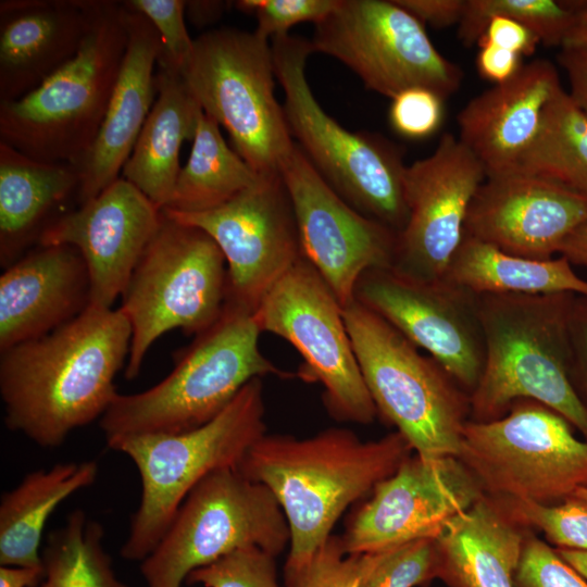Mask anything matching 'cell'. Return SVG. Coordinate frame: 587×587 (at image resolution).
Returning a JSON list of instances; mask_svg holds the SVG:
<instances>
[{
  "mask_svg": "<svg viewBox=\"0 0 587 587\" xmlns=\"http://www.w3.org/2000/svg\"><path fill=\"white\" fill-rule=\"evenodd\" d=\"M125 9L128 41L121 68L101 126L75 164L80 175L78 205L120 178L158 95L159 34L142 14Z\"/></svg>",
  "mask_w": 587,
  "mask_h": 587,
  "instance_id": "603a6c76",
  "label": "cell"
},
{
  "mask_svg": "<svg viewBox=\"0 0 587 587\" xmlns=\"http://www.w3.org/2000/svg\"><path fill=\"white\" fill-rule=\"evenodd\" d=\"M280 176L292 204L301 254L345 308L354 300L365 272L392 266L398 233L348 204L296 142Z\"/></svg>",
  "mask_w": 587,
  "mask_h": 587,
  "instance_id": "ac0fdd59",
  "label": "cell"
},
{
  "mask_svg": "<svg viewBox=\"0 0 587 587\" xmlns=\"http://www.w3.org/2000/svg\"><path fill=\"white\" fill-rule=\"evenodd\" d=\"M486 177L478 158L449 133L429 157L407 166L408 220L398 234L391 267L419 280L445 279L463 240L470 205Z\"/></svg>",
  "mask_w": 587,
  "mask_h": 587,
  "instance_id": "d6986e66",
  "label": "cell"
},
{
  "mask_svg": "<svg viewBox=\"0 0 587 587\" xmlns=\"http://www.w3.org/2000/svg\"><path fill=\"white\" fill-rule=\"evenodd\" d=\"M96 461L58 463L37 470L1 496L0 565L42 566L39 553L45 525L55 508L76 491L91 486Z\"/></svg>",
  "mask_w": 587,
  "mask_h": 587,
  "instance_id": "f1b7e54d",
  "label": "cell"
},
{
  "mask_svg": "<svg viewBox=\"0 0 587 587\" xmlns=\"http://www.w3.org/2000/svg\"><path fill=\"white\" fill-rule=\"evenodd\" d=\"M514 172L587 195V115L563 88L547 105L538 135Z\"/></svg>",
  "mask_w": 587,
  "mask_h": 587,
  "instance_id": "1f68e13d",
  "label": "cell"
},
{
  "mask_svg": "<svg viewBox=\"0 0 587 587\" xmlns=\"http://www.w3.org/2000/svg\"><path fill=\"white\" fill-rule=\"evenodd\" d=\"M161 220L162 209L120 177L57 220L38 245L75 247L88 267L90 307L110 309L122 296Z\"/></svg>",
  "mask_w": 587,
  "mask_h": 587,
  "instance_id": "ffe728a7",
  "label": "cell"
},
{
  "mask_svg": "<svg viewBox=\"0 0 587 587\" xmlns=\"http://www.w3.org/2000/svg\"><path fill=\"white\" fill-rule=\"evenodd\" d=\"M466 0H396V2L415 16L421 23L435 28H445L459 24Z\"/></svg>",
  "mask_w": 587,
  "mask_h": 587,
  "instance_id": "bcb514c9",
  "label": "cell"
},
{
  "mask_svg": "<svg viewBox=\"0 0 587 587\" xmlns=\"http://www.w3.org/2000/svg\"><path fill=\"white\" fill-rule=\"evenodd\" d=\"M262 378L250 380L209 423L177 434L129 436L108 442L127 455L140 476L141 495L121 555L143 561L158 546L189 492L209 474L238 469L266 434Z\"/></svg>",
  "mask_w": 587,
  "mask_h": 587,
  "instance_id": "8992f818",
  "label": "cell"
},
{
  "mask_svg": "<svg viewBox=\"0 0 587 587\" xmlns=\"http://www.w3.org/2000/svg\"><path fill=\"white\" fill-rule=\"evenodd\" d=\"M261 333L253 313L225 302L216 322L176 354L164 379L141 392L116 394L99 421L107 444L198 428L216 417L250 380L294 377L261 352Z\"/></svg>",
  "mask_w": 587,
  "mask_h": 587,
  "instance_id": "277c9868",
  "label": "cell"
},
{
  "mask_svg": "<svg viewBox=\"0 0 587 587\" xmlns=\"http://www.w3.org/2000/svg\"><path fill=\"white\" fill-rule=\"evenodd\" d=\"M103 538L101 523L80 509L72 511L65 524L48 536L39 587H128L116 576Z\"/></svg>",
  "mask_w": 587,
  "mask_h": 587,
  "instance_id": "d6a6232c",
  "label": "cell"
},
{
  "mask_svg": "<svg viewBox=\"0 0 587 587\" xmlns=\"http://www.w3.org/2000/svg\"><path fill=\"white\" fill-rule=\"evenodd\" d=\"M158 66V95L122 170V177L163 209L182 168V145L193 140L202 108L180 72L160 63Z\"/></svg>",
  "mask_w": 587,
  "mask_h": 587,
  "instance_id": "83f0119b",
  "label": "cell"
},
{
  "mask_svg": "<svg viewBox=\"0 0 587 587\" xmlns=\"http://www.w3.org/2000/svg\"><path fill=\"white\" fill-rule=\"evenodd\" d=\"M436 539H420L388 550L366 553L359 587H416L439 578Z\"/></svg>",
  "mask_w": 587,
  "mask_h": 587,
  "instance_id": "d590c367",
  "label": "cell"
},
{
  "mask_svg": "<svg viewBox=\"0 0 587 587\" xmlns=\"http://www.w3.org/2000/svg\"><path fill=\"white\" fill-rule=\"evenodd\" d=\"M342 315L377 414L419 455L458 457L470 396L432 357L358 300L342 308Z\"/></svg>",
  "mask_w": 587,
  "mask_h": 587,
  "instance_id": "ba28073f",
  "label": "cell"
},
{
  "mask_svg": "<svg viewBox=\"0 0 587 587\" xmlns=\"http://www.w3.org/2000/svg\"><path fill=\"white\" fill-rule=\"evenodd\" d=\"M289 541L272 491L237 469H223L189 492L140 573L147 587H182L192 571L238 549L257 547L276 558Z\"/></svg>",
  "mask_w": 587,
  "mask_h": 587,
  "instance_id": "8fae6325",
  "label": "cell"
},
{
  "mask_svg": "<svg viewBox=\"0 0 587 587\" xmlns=\"http://www.w3.org/2000/svg\"><path fill=\"white\" fill-rule=\"evenodd\" d=\"M492 16L514 20L532 30L547 46H559L574 20L571 2L554 0H466L458 24L459 40L466 47L477 43Z\"/></svg>",
  "mask_w": 587,
  "mask_h": 587,
  "instance_id": "836d02e7",
  "label": "cell"
},
{
  "mask_svg": "<svg viewBox=\"0 0 587 587\" xmlns=\"http://www.w3.org/2000/svg\"><path fill=\"white\" fill-rule=\"evenodd\" d=\"M43 575V565H0V587H37L42 582Z\"/></svg>",
  "mask_w": 587,
  "mask_h": 587,
  "instance_id": "c3c4849f",
  "label": "cell"
},
{
  "mask_svg": "<svg viewBox=\"0 0 587 587\" xmlns=\"http://www.w3.org/2000/svg\"><path fill=\"white\" fill-rule=\"evenodd\" d=\"M484 496L457 457L410 454L350 515L340 536L344 549L348 554H363L437 539Z\"/></svg>",
  "mask_w": 587,
  "mask_h": 587,
  "instance_id": "e0dca14e",
  "label": "cell"
},
{
  "mask_svg": "<svg viewBox=\"0 0 587 587\" xmlns=\"http://www.w3.org/2000/svg\"><path fill=\"white\" fill-rule=\"evenodd\" d=\"M522 527L539 529L555 548L587 550V502L571 496L558 504L516 498H494Z\"/></svg>",
  "mask_w": 587,
  "mask_h": 587,
  "instance_id": "e575fe53",
  "label": "cell"
},
{
  "mask_svg": "<svg viewBox=\"0 0 587 587\" xmlns=\"http://www.w3.org/2000/svg\"><path fill=\"white\" fill-rule=\"evenodd\" d=\"M445 279L476 296L570 292L587 297V279L564 257H519L465 234Z\"/></svg>",
  "mask_w": 587,
  "mask_h": 587,
  "instance_id": "f546056e",
  "label": "cell"
},
{
  "mask_svg": "<svg viewBox=\"0 0 587 587\" xmlns=\"http://www.w3.org/2000/svg\"><path fill=\"white\" fill-rule=\"evenodd\" d=\"M561 89L554 64L535 59L461 110L459 139L483 163L487 176L515 171L538 135L547 105Z\"/></svg>",
  "mask_w": 587,
  "mask_h": 587,
  "instance_id": "cb8c5ba5",
  "label": "cell"
},
{
  "mask_svg": "<svg viewBox=\"0 0 587 587\" xmlns=\"http://www.w3.org/2000/svg\"><path fill=\"white\" fill-rule=\"evenodd\" d=\"M554 549L559 557L587 582V550Z\"/></svg>",
  "mask_w": 587,
  "mask_h": 587,
  "instance_id": "f5cc1de1",
  "label": "cell"
},
{
  "mask_svg": "<svg viewBox=\"0 0 587 587\" xmlns=\"http://www.w3.org/2000/svg\"><path fill=\"white\" fill-rule=\"evenodd\" d=\"M95 0L0 2V102L37 88L79 50Z\"/></svg>",
  "mask_w": 587,
  "mask_h": 587,
  "instance_id": "d4e9b609",
  "label": "cell"
},
{
  "mask_svg": "<svg viewBox=\"0 0 587 587\" xmlns=\"http://www.w3.org/2000/svg\"><path fill=\"white\" fill-rule=\"evenodd\" d=\"M354 299L427 352L470 396L485 360L478 296L447 279L419 280L390 266L365 272Z\"/></svg>",
  "mask_w": 587,
  "mask_h": 587,
  "instance_id": "2e32d148",
  "label": "cell"
},
{
  "mask_svg": "<svg viewBox=\"0 0 587 587\" xmlns=\"http://www.w3.org/2000/svg\"><path fill=\"white\" fill-rule=\"evenodd\" d=\"M204 113L229 135L234 150L259 175L280 174L295 140L274 95L268 39L223 27L193 39L182 73Z\"/></svg>",
  "mask_w": 587,
  "mask_h": 587,
  "instance_id": "30bf717a",
  "label": "cell"
},
{
  "mask_svg": "<svg viewBox=\"0 0 587 587\" xmlns=\"http://www.w3.org/2000/svg\"><path fill=\"white\" fill-rule=\"evenodd\" d=\"M577 295H480L484 367L470 416L488 422L519 400L537 401L587 438V409L571 380L570 315Z\"/></svg>",
  "mask_w": 587,
  "mask_h": 587,
  "instance_id": "3957f363",
  "label": "cell"
},
{
  "mask_svg": "<svg viewBox=\"0 0 587 587\" xmlns=\"http://www.w3.org/2000/svg\"><path fill=\"white\" fill-rule=\"evenodd\" d=\"M587 217V195L540 176H487L470 205L465 235L529 259H551Z\"/></svg>",
  "mask_w": 587,
  "mask_h": 587,
  "instance_id": "44dd1931",
  "label": "cell"
},
{
  "mask_svg": "<svg viewBox=\"0 0 587 587\" xmlns=\"http://www.w3.org/2000/svg\"><path fill=\"white\" fill-rule=\"evenodd\" d=\"M162 210L177 222L204 230L216 242L227 265L226 302L251 313L302 257L280 174L261 175L253 186L205 212Z\"/></svg>",
  "mask_w": 587,
  "mask_h": 587,
  "instance_id": "9a60e30c",
  "label": "cell"
},
{
  "mask_svg": "<svg viewBox=\"0 0 587 587\" xmlns=\"http://www.w3.org/2000/svg\"><path fill=\"white\" fill-rule=\"evenodd\" d=\"M572 496L583 499L587 502V487L578 488Z\"/></svg>",
  "mask_w": 587,
  "mask_h": 587,
  "instance_id": "db71d44e",
  "label": "cell"
},
{
  "mask_svg": "<svg viewBox=\"0 0 587 587\" xmlns=\"http://www.w3.org/2000/svg\"><path fill=\"white\" fill-rule=\"evenodd\" d=\"M75 164L45 162L0 141V264L7 268L36 247L43 233L78 205Z\"/></svg>",
  "mask_w": 587,
  "mask_h": 587,
  "instance_id": "484cf974",
  "label": "cell"
},
{
  "mask_svg": "<svg viewBox=\"0 0 587 587\" xmlns=\"http://www.w3.org/2000/svg\"><path fill=\"white\" fill-rule=\"evenodd\" d=\"M261 329L296 348L298 376L323 387V402L339 422L369 425L377 415L347 330L342 307L303 257L272 287L253 313Z\"/></svg>",
  "mask_w": 587,
  "mask_h": 587,
  "instance_id": "4fadbf2b",
  "label": "cell"
},
{
  "mask_svg": "<svg viewBox=\"0 0 587 587\" xmlns=\"http://www.w3.org/2000/svg\"><path fill=\"white\" fill-rule=\"evenodd\" d=\"M90 305V278L70 245H38L0 276V352L42 337Z\"/></svg>",
  "mask_w": 587,
  "mask_h": 587,
  "instance_id": "7402d4cb",
  "label": "cell"
},
{
  "mask_svg": "<svg viewBox=\"0 0 587 587\" xmlns=\"http://www.w3.org/2000/svg\"><path fill=\"white\" fill-rule=\"evenodd\" d=\"M271 46L295 142L348 204L399 234L408 220L401 151L380 136L346 129L322 109L305 76L310 40L287 34Z\"/></svg>",
  "mask_w": 587,
  "mask_h": 587,
  "instance_id": "52a82bcc",
  "label": "cell"
},
{
  "mask_svg": "<svg viewBox=\"0 0 587 587\" xmlns=\"http://www.w3.org/2000/svg\"><path fill=\"white\" fill-rule=\"evenodd\" d=\"M227 265L202 229L162 220L122 294L120 309L132 327L125 377L138 376L153 342L179 328L198 335L213 325L226 302Z\"/></svg>",
  "mask_w": 587,
  "mask_h": 587,
  "instance_id": "9c48e42d",
  "label": "cell"
},
{
  "mask_svg": "<svg viewBox=\"0 0 587 587\" xmlns=\"http://www.w3.org/2000/svg\"><path fill=\"white\" fill-rule=\"evenodd\" d=\"M189 585L203 587H280L275 557L257 547H247L192 571Z\"/></svg>",
  "mask_w": 587,
  "mask_h": 587,
  "instance_id": "8d00e7d4",
  "label": "cell"
},
{
  "mask_svg": "<svg viewBox=\"0 0 587 587\" xmlns=\"http://www.w3.org/2000/svg\"><path fill=\"white\" fill-rule=\"evenodd\" d=\"M514 587H587V582L559 557L555 549L525 532Z\"/></svg>",
  "mask_w": 587,
  "mask_h": 587,
  "instance_id": "60d3db41",
  "label": "cell"
},
{
  "mask_svg": "<svg viewBox=\"0 0 587 587\" xmlns=\"http://www.w3.org/2000/svg\"><path fill=\"white\" fill-rule=\"evenodd\" d=\"M127 41L122 1L95 0L77 53L30 92L0 102V141L38 161L76 164L101 126Z\"/></svg>",
  "mask_w": 587,
  "mask_h": 587,
  "instance_id": "5b68a950",
  "label": "cell"
},
{
  "mask_svg": "<svg viewBox=\"0 0 587 587\" xmlns=\"http://www.w3.org/2000/svg\"><path fill=\"white\" fill-rule=\"evenodd\" d=\"M444 98L424 88L405 89L391 99L389 122L401 136L421 139L435 134L444 118Z\"/></svg>",
  "mask_w": 587,
  "mask_h": 587,
  "instance_id": "b9f144b4",
  "label": "cell"
},
{
  "mask_svg": "<svg viewBox=\"0 0 587 587\" xmlns=\"http://www.w3.org/2000/svg\"><path fill=\"white\" fill-rule=\"evenodd\" d=\"M339 0H239L237 10L252 15L258 22L257 32L265 38L288 34L299 23L316 24L327 16Z\"/></svg>",
  "mask_w": 587,
  "mask_h": 587,
  "instance_id": "ab89813d",
  "label": "cell"
},
{
  "mask_svg": "<svg viewBox=\"0 0 587 587\" xmlns=\"http://www.w3.org/2000/svg\"><path fill=\"white\" fill-rule=\"evenodd\" d=\"M477 46L479 47L476 57L478 74L495 85L510 80L523 66L522 57L513 51L484 40H479Z\"/></svg>",
  "mask_w": 587,
  "mask_h": 587,
  "instance_id": "f6af8a7d",
  "label": "cell"
},
{
  "mask_svg": "<svg viewBox=\"0 0 587 587\" xmlns=\"http://www.w3.org/2000/svg\"><path fill=\"white\" fill-rule=\"evenodd\" d=\"M524 539L522 526L485 495L436 539L439 578L450 587H514Z\"/></svg>",
  "mask_w": 587,
  "mask_h": 587,
  "instance_id": "4316f807",
  "label": "cell"
},
{
  "mask_svg": "<svg viewBox=\"0 0 587 587\" xmlns=\"http://www.w3.org/2000/svg\"><path fill=\"white\" fill-rule=\"evenodd\" d=\"M260 177L226 143L217 122L202 110L190 155L180 168L171 199L163 209L182 213L205 212L250 188Z\"/></svg>",
  "mask_w": 587,
  "mask_h": 587,
  "instance_id": "4dcf8cb0",
  "label": "cell"
},
{
  "mask_svg": "<svg viewBox=\"0 0 587 587\" xmlns=\"http://www.w3.org/2000/svg\"><path fill=\"white\" fill-rule=\"evenodd\" d=\"M366 553H346L340 536L332 535L287 587H359Z\"/></svg>",
  "mask_w": 587,
  "mask_h": 587,
  "instance_id": "f35d334b",
  "label": "cell"
},
{
  "mask_svg": "<svg viewBox=\"0 0 587 587\" xmlns=\"http://www.w3.org/2000/svg\"><path fill=\"white\" fill-rule=\"evenodd\" d=\"M552 409L519 400L501 417L469 420L458 459L484 494L551 504L587 487V441Z\"/></svg>",
  "mask_w": 587,
  "mask_h": 587,
  "instance_id": "7c38bea8",
  "label": "cell"
},
{
  "mask_svg": "<svg viewBox=\"0 0 587 587\" xmlns=\"http://www.w3.org/2000/svg\"><path fill=\"white\" fill-rule=\"evenodd\" d=\"M574 20L561 49L587 50V1H572Z\"/></svg>",
  "mask_w": 587,
  "mask_h": 587,
  "instance_id": "f907efd6",
  "label": "cell"
},
{
  "mask_svg": "<svg viewBox=\"0 0 587 587\" xmlns=\"http://www.w3.org/2000/svg\"><path fill=\"white\" fill-rule=\"evenodd\" d=\"M571 380L587 409V297L576 296L570 315Z\"/></svg>",
  "mask_w": 587,
  "mask_h": 587,
  "instance_id": "7bdbcfd3",
  "label": "cell"
},
{
  "mask_svg": "<svg viewBox=\"0 0 587 587\" xmlns=\"http://www.w3.org/2000/svg\"><path fill=\"white\" fill-rule=\"evenodd\" d=\"M559 255L567 259L572 265L587 268V217L564 239Z\"/></svg>",
  "mask_w": 587,
  "mask_h": 587,
  "instance_id": "681fc988",
  "label": "cell"
},
{
  "mask_svg": "<svg viewBox=\"0 0 587 587\" xmlns=\"http://www.w3.org/2000/svg\"><path fill=\"white\" fill-rule=\"evenodd\" d=\"M479 40L513 51L521 57L532 55L540 42L527 27L504 16H492Z\"/></svg>",
  "mask_w": 587,
  "mask_h": 587,
  "instance_id": "ee69618b",
  "label": "cell"
},
{
  "mask_svg": "<svg viewBox=\"0 0 587 587\" xmlns=\"http://www.w3.org/2000/svg\"><path fill=\"white\" fill-rule=\"evenodd\" d=\"M558 61L566 73L571 98L587 115V50L561 49Z\"/></svg>",
  "mask_w": 587,
  "mask_h": 587,
  "instance_id": "7dc6e473",
  "label": "cell"
},
{
  "mask_svg": "<svg viewBox=\"0 0 587 587\" xmlns=\"http://www.w3.org/2000/svg\"><path fill=\"white\" fill-rule=\"evenodd\" d=\"M224 5L221 1H186L185 15L193 25L202 26L216 20Z\"/></svg>",
  "mask_w": 587,
  "mask_h": 587,
  "instance_id": "816d5d0a",
  "label": "cell"
},
{
  "mask_svg": "<svg viewBox=\"0 0 587 587\" xmlns=\"http://www.w3.org/2000/svg\"><path fill=\"white\" fill-rule=\"evenodd\" d=\"M412 450L397 430L363 441L342 427L301 439L265 434L252 445L237 470L265 485L286 516L285 583L307 566L345 511L370 496Z\"/></svg>",
  "mask_w": 587,
  "mask_h": 587,
  "instance_id": "7a4b0ae2",
  "label": "cell"
},
{
  "mask_svg": "<svg viewBox=\"0 0 587 587\" xmlns=\"http://www.w3.org/2000/svg\"><path fill=\"white\" fill-rule=\"evenodd\" d=\"M125 7L147 17L157 29L162 49L158 63L183 73L192 50L186 23L184 0H127Z\"/></svg>",
  "mask_w": 587,
  "mask_h": 587,
  "instance_id": "74e56055",
  "label": "cell"
},
{
  "mask_svg": "<svg viewBox=\"0 0 587 587\" xmlns=\"http://www.w3.org/2000/svg\"><path fill=\"white\" fill-rule=\"evenodd\" d=\"M132 340L118 309L88 307L36 339L0 352V396L7 427L43 448L100 419L117 391Z\"/></svg>",
  "mask_w": 587,
  "mask_h": 587,
  "instance_id": "6da1fadb",
  "label": "cell"
},
{
  "mask_svg": "<svg viewBox=\"0 0 587 587\" xmlns=\"http://www.w3.org/2000/svg\"><path fill=\"white\" fill-rule=\"evenodd\" d=\"M314 25L313 52L339 60L385 97L424 87L446 99L461 85V68L436 49L424 24L396 0H339Z\"/></svg>",
  "mask_w": 587,
  "mask_h": 587,
  "instance_id": "5bb4252c",
  "label": "cell"
}]
</instances>
